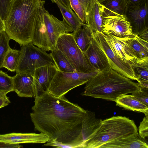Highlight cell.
<instances>
[{
  "mask_svg": "<svg viewBox=\"0 0 148 148\" xmlns=\"http://www.w3.org/2000/svg\"><path fill=\"white\" fill-rule=\"evenodd\" d=\"M148 148L147 144L138 134L122 138L103 145L99 148Z\"/></svg>",
  "mask_w": 148,
  "mask_h": 148,
  "instance_id": "ac0fdd59",
  "label": "cell"
},
{
  "mask_svg": "<svg viewBox=\"0 0 148 148\" xmlns=\"http://www.w3.org/2000/svg\"><path fill=\"white\" fill-rule=\"evenodd\" d=\"M72 33L77 46L82 51L84 52L93 39L89 27L84 24L81 28Z\"/></svg>",
  "mask_w": 148,
  "mask_h": 148,
  "instance_id": "7402d4cb",
  "label": "cell"
},
{
  "mask_svg": "<svg viewBox=\"0 0 148 148\" xmlns=\"http://www.w3.org/2000/svg\"><path fill=\"white\" fill-rule=\"evenodd\" d=\"M5 21L3 19L0 15V33L1 32L5 31Z\"/></svg>",
  "mask_w": 148,
  "mask_h": 148,
  "instance_id": "f35d334b",
  "label": "cell"
},
{
  "mask_svg": "<svg viewBox=\"0 0 148 148\" xmlns=\"http://www.w3.org/2000/svg\"><path fill=\"white\" fill-rule=\"evenodd\" d=\"M22 147L19 144L11 145L0 142V148H19Z\"/></svg>",
  "mask_w": 148,
  "mask_h": 148,
  "instance_id": "d590c367",
  "label": "cell"
},
{
  "mask_svg": "<svg viewBox=\"0 0 148 148\" xmlns=\"http://www.w3.org/2000/svg\"><path fill=\"white\" fill-rule=\"evenodd\" d=\"M138 36L141 38L148 42V30L145 32Z\"/></svg>",
  "mask_w": 148,
  "mask_h": 148,
  "instance_id": "ab89813d",
  "label": "cell"
},
{
  "mask_svg": "<svg viewBox=\"0 0 148 148\" xmlns=\"http://www.w3.org/2000/svg\"><path fill=\"white\" fill-rule=\"evenodd\" d=\"M14 91L13 77L0 70V92L7 94Z\"/></svg>",
  "mask_w": 148,
  "mask_h": 148,
  "instance_id": "83f0119b",
  "label": "cell"
},
{
  "mask_svg": "<svg viewBox=\"0 0 148 148\" xmlns=\"http://www.w3.org/2000/svg\"><path fill=\"white\" fill-rule=\"evenodd\" d=\"M50 54L58 70L64 72H78L66 56L57 48L51 51Z\"/></svg>",
  "mask_w": 148,
  "mask_h": 148,
  "instance_id": "44dd1931",
  "label": "cell"
},
{
  "mask_svg": "<svg viewBox=\"0 0 148 148\" xmlns=\"http://www.w3.org/2000/svg\"><path fill=\"white\" fill-rule=\"evenodd\" d=\"M12 0H0V15L4 21L6 20Z\"/></svg>",
  "mask_w": 148,
  "mask_h": 148,
  "instance_id": "d6a6232c",
  "label": "cell"
},
{
  "mask_svg": "<svg viewBox=\"0 0 148 148\" xmlns=\"http://www.w3.org/2000/svg\"><path fill=\"white\" fill-rule=\"evenodd\" d=\"M101 4L109 10L122 15H124L128 5L127 0H107Z\"/></svg>",
  "mask_w": 148,
  "mask_h": 148,
  "instance_id": "4316f807",
  "label": "cell"
},
{
  "mask_svg": "<svg viewBox=\"0 0 148 148\" xmlns=\"http://www.w3.org/2000/svg\"><path fill=\"white\" fill-rule=\"evenodd\" d=\"M55 3L60 9L63 19L72 28L73 32L77 31L82 27L84 23L72 9L65 7L57 1H56Z\"/></svg>",
  "mask_w": 148,
  "mask_h": 148,
  "instance_id": "cb8c5ba5",
  "label": "cell"
},
{
  "mask_svg": "<svg viewBox=\"0 0 148 148\" xmlns=\"http://www.w3.org/2000/svg\"><path fill=\"white\" fill-rule=\"evenodd\" d=\"M140 88L139 91L132 94L137 99L148 106V88Z\"/></svg>",
  "mask_w": 148,
  "mask_h": 148,
  "instance_id": "1f68e13d",
  "label": "cell"
},
{
  "mask_svg": "<svg viewBox=\"0 0 148 148\" xmlns=\"http://www.w3.org/2000/svg\"><path fill=\"white\" fill-rule=\"evenodd\" d=\"M102 4L95 0L89 13L86 24L92 31L102 32Z\"/></svg>",
  "mask_w": 148,
  "mask_h": 148,
  "instance_id": "ffe728a7",
  "label": "cell"
},
{
  "mask_svg": "<svg viewBox=\"0 0 148 148\" xmlns=\"http://www.w3.org/2000/svg\"><path fill=\"white\" fill-rule=\"evenodd\" d=\"M104 38L118 58L123 62L130 64L139 59L128 44L127 37H119L103 34Z\"/></svg>",
  "mask_w": 148,
  "mask_h": 148,
  "instance_id": "8fae6325",
  "label": "cell"
},
{
  "mask_svg": "<svg viewBox=\"0 0 148 148\" xmlns=\"http://www.w3.org/2000/svg\"><path fill=\"white\" fill-rule=\"evenodd\" d=\"M85 84L82 95L114 101L123 95L135 93L140 89L138 83L111 68L98 71Z\"/></svg>",
  "mask_w": 148,
  "mask_h": 148,
  "instance_id": "3957f363",
  "label": "cell"
},
{
  "mask_svg": "<svg viewBox=\"0 0 148 148\" xmlns=\"http://www.w3.org/2000/svg\"><path fill=\"white\" fill-rule=\"evenodd\" d=\"M43 18L47 30L53 46L55 48L57 40L60 36L64 33L73 32L72 28L63 19L61 21L48 11L43 9Z\"/></svg>",
  "mask_w": 148,
  "mask_h": 148,
  "instance_id": "4fadbf2b",
  "label": "cell"
},
{
  "mask_svg": "<svg viewBox=\"0 0 148 148\" xmlns=\"http://www.w3.org/2000/svg\"><path fill=\"white\" fill-rule=\"evenodd\" d=\"M100 3H102L104 1H107V0H97Z\"/></svg>",
  "mask_w": 148,
  "mask_h": 148,
  "instance_id": "60d3db41",
  "label": "cell"
},
{
  "mask_svg": "<svg viewBox=\"0 0 148 148\" xmlns=\"http://www.w3.org/2000/svg\"><path fill=\"white\" fill-rule=\"evenodd\" d=\"M138 134L133 120L125 116H114L102 120L95 134L83 144L82 148H99L110 142Z\"/></svg>",
  "mask_w": 148,
  "mask_h": 148,
  "instance_id": "277c9868",
  "label": "cell"
},
{
  "mask_svg": "<svg viewBox=\"0 0 148 148\" xmlns=\"http://www.w3.org/2000/svg\"><path fill=\"white\" fill-rule=\"evenodd\" d=\"M72 9L82 21L86 24L85 15L82 7L78 0H69Z\"/></svg>",
  "mask_w": 148,
  "mask_h": 148,
  "instance_id": "f546056e",
  "label": "cell"
},
{
  "mask_svg": "<svg viewBox=\"0 0 148 148\" xmlns=\"http://www.w3.org/2000/svg\"><path fill=\"white\" fill-rule=\"evenodd\" d=\"M116 105L125 109L148 115V106L136 99L133 95H123L115 101Z\"/></svg>",
  "mask_w": 148,
  "mask_h": 148,
  "instance_id": "d6986e66",
  "label": "cell"
},
{
  "mask_svg": "<svg viewBox=\"0 0 148 148\" xmlns=\"http://www.w3.org/2000/svg\"><path fill=\"white\" fill-rule=\"evenodd\" d=\"M127 40L139 59L148 57V42L137 35L127 37Z\"/></svg>",
  "mask_w": 148,
  "mask_h": 148,
  "instance_id": "603a6c76",
  "label": "cell"
},
{
  "mask_svg": "<svg viewBox=\"0 0 148 148\" xmlns=\"http://www.w3.org/2000/svg\"><path fill=\"white\" fill-rule=\"evenodd\" d=\"M62 5L70 9H72L69 0H55Z\"/></svg>",
  "mask_w": 148,
  "mask_h": 148,
  "instance_id": "74e56055",
  "label": "cell"
},
{
  "mask_svg": "<svg viewBox=\"0 0 148 148\" xmlns=\"http://www.w3.org/2000/svg\"><path fill=\"white\" fill-rule=\"evenodd\" d=\"M78 1L80 3L84 11L86 17V24L89 13L94 5L95 0H78Z\"/></svg>",
  "mask_w": 148,
  "mask_h": 148,
  "instance_id": "836d02e7",
  "label": "cell"
},
{
  "mask_svg": "<svg viewBox=\"0 0 148 148\" xmlns=\"http://www.w3.org/2000/svg\"><path fill=\"white\" fill-rule=\"evenodd\" d=\"M20 53V50L13 49L10 47L4 57L3 67L11 72L15 71Z\"/></svg>",
  "mask_w": 148,
  "mask_h": 148,
  "instance_id": "484cf974",
  "label": "cell"
},
{
  "mask_svg": "<svg viewBox=\"0 0 148 148\" xmlns=\"http://www.w3.org/2000/svg\"><path fill=\"white\" fill-rule=\"evenodd\" d=\"M53 2L55 3V0H51Z\"/></svg>",
  "mask_w": 148,
  "mask_h": 148,
  "instance_id": "b9f144b4",
  "label": "cell"
},
{
  "mask_svg": "<svg viewBox=\"0 0 148 148\" xmlns=\"http://www.w3.org/2000/svg\"><path fill=\"white\" fill-rule=\"evenodd\" d=\"M58 70L56 65L44 66L35 70L33 75L34 98L48 91Z\"/></svg>",
  "mask_w": 148,
  "mask_h": 148,
  "instance_id": "7c38bea8",
  "label": "cell"
},
{
  "mask_svg": "<svg viewBox=\"0 0 148 148\" xmlns=\"http://www.w3.org/2000/svg\"><path fill=\"white\" fill-rule=\"evenodd\" d=\"M148 0H127L128 5H140Z\"/></svg>",
  "mask_w": 148,
  "mask_h": 148,
  "instance_id": "8d00e7d4",
  "label": "cell"
},
{
  "mask_svg": "<svg viewBox=\"0 0 148 148\" xmlns=\"http://www.w3.org/2000/svg\"><path fill=\"white\" fill-rule=\"evenodd\" d=\"M91 31L93 38L106 54L110 68L131 80L137 81L138 79L130 65L123 62L118 58L106 42L103 33L91 30Z\"/></svg>",
  "mask_w": 148,
  "mask_h": 148,
  "instance_id": "9c48e42d",
  "label": "cell"
},
{
  "mask_svg": "<svg viewBox=\"0 0 148 148\" xmlns=\"http://www.w3.org/2000/svg\"><path fill=\"white\" fill-rule=\"evenodd\" d=\"M49 140V138L48 136L42 133H12L0 134V142L11 145L25 143H45Z\"/></svg>",
  "mask_w": 148,
  "mask_h": 148,
  "instance_id": "5bb4252c",
  "label": "cell"
},
{
  "mask_svg": "<svg viewBox=\"0 0 148 148\" xmlns=\"http://www.w3.org/2000/svg\"><path fill=\"white\" fill-rule=\"evenodd\" d=\"M97 72H64L58 70L48 91L58 97L65 96L72 89L85 84Z\"/></svg>",
  "mask_w": 148,
  "mask_h": 148,
  "instance_id": "52a82bcc",
  "label": "cell"
},
{
  "mask_svg": "<svg viewBox=\"0 0 148 148\" xmlns=\"http://www.w3.org/2000/svg\"><path fill=\"white\" fill-rule=\"evenodd\" d=\"M43 0H12L5 21V32L20 45L32 42Z\"/></svg>",
  "mask_w": 148,
  "mask_h": 148,
  "instance_id": "7a4b0ae2",
  "label": "cell"
},
{
  "mask_svg": "<svg viewBox=\"0 0 148 148\" xmlns=\"http://www.w3.org/2000/svg\"><path fill=\"white\" fill-rule=\"evenodd\" d=\"M10 40L5 31L0 33V69L3 67L4 57L10 47L9 45Z\"/></svg>",
  "mask_w": 148,
  "mask_h": 148,
  "instance_id": "f1b7e54d",
  "label": "cell"
},
{
  "mask_svg": "<svg viewBox=\"0 0 148 148\" xmlns=\"http://www.w3.org/2000/svg\"><path fill=\"white\" fill-rule=\"evenodd\" d=\"M102 5V32L104 34L123 38L135 35L125 15L111 11Z\"/></svg>",
  "mask_w": 148,
  "mask_h": 148,
  "instance_id": "ba28073f",
  "label": "cell"
},
{
  "mask_svg": "<svg viewBox=\"0 0 148 148\" xmlns=\"http://www.w3.org/2000/svg\"><path fill=\"white\" fill-rule=\"evenodd\" d=\"M6 95L0 92V108L8 106L10 103Z\"/></svg>",
  "mask_w": 148,
  "mask_h": 148,
  "instance_id": "e575fe53",
  "label": "cell"
},
{
  "mask_svg": "<svg viewBox=\"0 0 148 148\" xmlns=\"http://www.w3.org/2000/svg\"><path fill=\"white\" fill-rule=\"evenodd\" d=\"M138 79L137 82H148V57L139 59L130 64Z\"/></svg>",
  "mask_w": 148,
  "mask_h": 148,
  "instance_id": "d4e9b609",
  "label": "cell"
},
{
  "mask_svg": "<svg viewBox=\"0 0 148 148\" xmlns=\"http://www.w3.org/2000/svg\"><path fill=\"white\" fill-rule=\"evenodd\" d=\"M14 91L21 97H34V77L26 73H19L13 77Z\"/></svg>",
  "mask_w": 148,
  "mask_h": 148,
  "instance_id": "e0dca14e",
  "label": "cell"
},
{
  "mask_svg": "<svg viewBox=\"0 0 148 148\" xmlns=\"http://www.w3.org/2000/svg\"><path fill=\"white\" fill-rule=\"evenodd\" d=\"M34 98L30 116L35 130L66 148H82L83 124L86 110L65 96L58 97L48 91Z\"/></svg>",
  "mask_w": 148,
  "mask_h": 148,
  "instance_id": "6da1fadb",
  "label": "cell"
},
{
  "mask_svg": "<svg viewBox=\"0 0 148 148\" xmlns=\"http://www.w3.org/2000/svg\"><path fill=\"white\" fill-rule=\"evenodd\" d=\"M145 116L140 122L138 128L139 136L144 139L148 136V115Z\"/></svg>",
  "mask_w": 148,
  "mask_h": 148,
  "instance_id": "4dcf8cb0",
  "label": "cell"
},
{
  "mask_svg": "<svg viewBox=\"0 0 148 148\" xmlns=\"http://www.w3.org/2000/svg\"><path fill=\"white\" fill-rule=\"evenodd\" d=\"M84 52L91 64L97 71L111 68L106 54L93 38Z\"/></svg>",
  "mask_w": 148,
  "mask_h": 148,
  "instance_id": "2e32d148",
  "label": "cell"
},
{
  "mask_svg": "<svg viewBox=\"0 0 148 148\" xmlns=\"http://www.w3.org/2000/svg\"><path fill=\"white\" fill-rule=\"evenodd\" d=\"M21 53L15 71L34 75L35 70L41 67L56 65L50 54L36 46L32 42L20 45Z\"/></svg>",
  "mask_w": 148,
  "mask_h": 148,
  "instance_id": "5b68a950",
  "label": "cell"
},
{
  "mask_svg": "<svg viewBox=\"0 0 148 148\" xmlns=\"http://www.w3.org/2000/svg\"><path fill=\"white\" fill-rule=\"evenodd\" d=\"M148 0L139 5H127L124 15L133 34L139 36L148 30Z\"/></svg>",
  "mask_w": 148,
  "mask_h": 148,
  "instance_id": "30bf717a",
  "label": "cell"
},
{
  "mask_svg": "<svg viewBox=\"0 0 148 148\" xmlns=\"http://www.w3.org/2000/svg\"><path fill=\"white\" fill-rule=\"evenodd\" d=\"M43 5L39 14L33 36L32 42L36 47L46 51L54 48L47 32L43 20Z\"/></svg>",
  "mask_w": 148,
  "mask_h": 148,
  "instance_id": "9a60e30c",
  "label": "cell"
},
{
  "mask_svg": "<svg viewBox=\"0 0 148 148\" xmlns=\"http://www.w3.org/2000/svg\"><path fill=\"white\" fill-rule=\"evenodd\" d=\"M55 47L66 56L78 72L88 73L97 71L91 64L84 52L77 46L72 33L60 35Z\"/></svg>",
  "mask_w": 148,
  "mask_h": 148,
  "instance_id": "8992f818",
  "label": "cell"
}]
</instances>
